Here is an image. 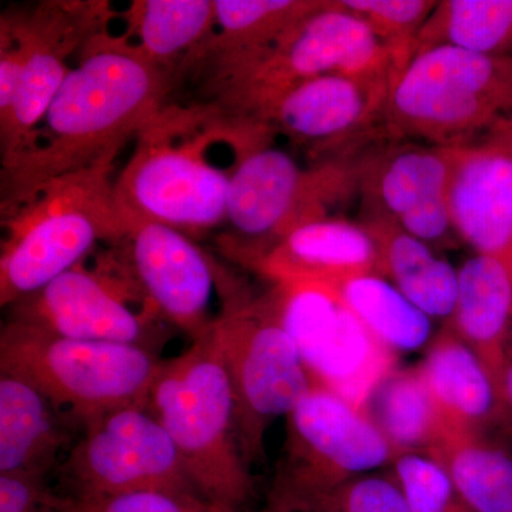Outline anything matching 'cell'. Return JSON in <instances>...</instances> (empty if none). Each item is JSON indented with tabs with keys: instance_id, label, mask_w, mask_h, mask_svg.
Listing matches in <instances>:
<instances>
[{
	"instance_id": "28",
	"label": "cell",
	"mask_w": 512,
	"mask_h": 512,
	"mask_svg": "<svg viewBox=\"0 0 512 512\" xmlns=\"http://www.w3.org/2000/svg\"><path fill=\"white\" fill-rule=\"evenodd\" d=\"M335 289L367 330L396 355L429 346L433 340V319L383 276H357Z\"/></svg>"
},
{
	"instance_id": "36",
	"label": "cell",
	"mask_w": 512,
	"mask_h": 512,
	"mask_svg": "<svg viewBox=\"0 0 512 512\" xmlns=\"http://www.w3.org/2000/svg\"><path fill=\"white\" fill-rule=\"evenodd\" d=\"M498 390H500L501 402V429L507 431L512 437V336Z\"/></svg>"
},
{
	"instance_id": "14",
	"label": "cell",
	"mask_w": 512,
	"mask_h": 512,
	"mask_svg": "<svg viewBox=\"0 0 512 512\" xmlns=\"http://www.w3.org/2000/svg\"><path fill=\"white\" fill-rule=\"evenodd\" d=\"M130 302L141 303L147 311L143 293L120 256L107 255L99 269L84 268V261L80 262L45 288L13 303V320L62 338L150 349L160 319L150 312L131 311Z\"/></svg>"
},
{
	"instance_id": "18",
	"label": "cell",
	"mask_w": 512,
	"mask_h": 512,
	"mask_svg": "<svg viewBox=\"0 0 512 512\" xmlns=\"http://www.w3.org/2000/svg\"><path fill=\"white\" fill-rule=\"evenodd\" d=\"M448 210L456 237L512 274V158L487 141L454 147Z\"/></svg>"
},
{
	"instance_id": "5",
	"label": "cell",
	"mask_w": 512,
	"mask_h": 512,
	"mask_svg": "<svg viewBox=\"0 0 512 512\" xmlns=\"http://www.w3.org/2000/svg\"><path fill=\"white\" fill-rule=\"evenodd\" d=\"M512 120V55L437 46L413 57L394 84L384 126L394 140L437 147L481 143Z\"/></svg>"
},
{
	"instance_id": "6",
	"label": "cell",
	"mask_w": 512,
	"mask_h": 512,
	"mask_svg": "<svg viewBox=\"0 0 512 512\" xmlns=\"http://www.w3.org/2000/svg\"><path fill=\"white\" fill-rule=\"evenodd\" d=\"M161 363L143 346L62 338L18 320L0 335L2 375L35 387L83 427L126 407L147 409Z\"/></svg>"
},
{
	"instance_id": "23",
	"label": "cell",
	"mask_w": 512,
	"mask_h": 512,
	"mask_svg": "<svg viewBox=\"0 0 512 512\" xmlns=\"http://www.w3.org/2000/svg\"><path fill=\"white\" fill-rule=\"evenodd\" d=\"M326 0H215L217 26L185 62L205 56L218 80L271 49Z\"/></svg>"
},
{
	"instance_id": "16",
	"label": "cell",
	"mask_w": 512,
	"mask_h": 512,
	"mask_svg": "<svg viewBox=\"0 0 512 512\" xmlns=\"http://www.w3.org/2000/svg\"><path fill=\"white\" fill-rule=\"evenodd\" d=\"M454 147L392 144L359 158L363 215L396 222L413 237L433 245L450 244L454 229L448 210V184Z\"/></svg>"
},
{
	"instance_id": "26",
	"label": "cell",
	"mask_w": 512,
	"mask_h": 512,
	"mask_svg": "<svg viewBox=\"0 0 512 512\" xmlns=\"http://www.w3.org/2000/svg\"><path fill=\"white\" fill-rule=\"evenodd\" d=\"M127 36L151 62L170 69L190 59L217 26L215 0H134L126 12Z\"/></svg>"
},
{
	"instance_id": "29",
	"label": "cell",
	"mask_w": 512,
	"mask_h": 512,
	"mask_svg": "<svg viewBox=\"0 0 512 512\" xmlns=\"http://www.w3.org/2000/svg\"><path fill=\"white\" fill-rule=\"evenodd\" d=\"M453 46L512 55V0H440L417 39V53Z\"/></svg>"
},
{
	"instance_id": "13",
	"label": "cell",
	"mask_w": 512,
	"mask_h": 512,
	"mask_svg": "<svg viewBox=\"0 0 512 512\" xmlns=\"http://www.w3.org/2000/svg\"><path fill=\"white\" fill-rule=\"evenodd\" d=\"M62 470L74 495L198 491L170 434L144 407H126L87 424Z\"/></svg>"
},
{
	"instance_id": "8",
	"label": "cell",
	"mask_w": 512,
	"mask_h": 512,
	"mask_svg": "<svg viewBox=\"0 0 512 512\" xmlns=\"http://www.w3.org/2000/svg\"><path fill=\"white\" fill-rule=\"evenodd\" d=\"M404 69L365 23L346 12L339 0H326L271 49L218 80L221 114L254 124L281 94L313 77L343 73L396 84Z\"/></svg>"
},
{
	"instance_id": "31",
	"label": "cell",
	"mask_w": 512,
	"mask_h": 512,
	"mask_svg": "<svg viewBox=\"0 0 512 512\" xmlns=\"http://www.w3.org/2000/svg\"><path fill=\"white\" fill-rule=\"evenodd\" d=\"M389 473L413 512H470L447 468L429 451L397 454Z\"/></svg>"
},
{
	"instance_id": "35",
	"label": "cell",
	"mask_w": 512,
	"mask_h": 512,
	"mask_svg": "<svg viewBox=\"0 0 512 512\" xmlns=\"http://www.w3.org/2000/svg\"><path fill=\"white\" fill-rule=\"evenodd\" d=\"M262 512H338L325 497H306L272 487Z\"/></svg>"
},
{
	"instance_id": "10",
	"label": "cell",
	"mask_w": 512,
	"mask_h": 512,
	"mask_svg": "<svg viewBox=\"0 0 512 512\" xmlns=\"http://www.w3.org/2000/svg\"><path fill=\"white\" fill-rule=\"evenodd\" d=\"M289 333L315 386L362 409L396 353L360 322L335 288L279 282L265 296Z\"/></svg>"
},
{
	"instance_id": "2",
	"label": "cell",
	"mask_w": 512,
	"mask_h": 512,
	"mask_svg": "<svg viewBox=\"0 0 512 512\" xmlns=\"http://www.w3.org/2000/svg\"><path fill=\"white\" fill-rule=\"evenodd\" d=\"M229 124L215 109L165 106L137 137L133 156L114 180L121 218L204 231L227 218L229 173L207 158L228 143Z\"/></svg>"
},
{
	"instance_id": "4",
	"label": "cell",
	"mask_w": 512,
	"mask_h": 512,
	"mask_svg": "<svg viewBox=\"0 0 512 512\" xmlns=\"http://www.w3.org/2000/svg\"><path fill=\"white\" fill-rule=\"evenodd\" d=\"M111 174L113 165H101L66 175L5 215L0 305L45 288L83 262L97 242L123 238Z\"/></svg>"
},
{
	"instance_id": "38",
	"label": "cell",
	"mask_w": 512,
	"mask_h": 512,
	"mask_svg": "<svg viewBox=\"0 0 512 512\" xmlns=\"http://www.w3.org/2000/svg\"><path fill=\"white\" fill-rule=\"evenodd\" d=\"M30 512H72L69 507V498H57L53 503L42 505Z\"/></svg>"
},
{
	"instance_id": "33",
	"label": "cell",
	"mask_w": 512,
	"mask_h": 512,
	"mask_svg": "<svg viewBox=\"0 0 512 512\" xmlns=\"http://www.w3.org/2000/svg\"><path fill=\"white\" fill-rule=\"evenodd\" d=\"M325 498L338 512H413L390 473L353 478Z\"/></svg>"
},
{
	"instance_id": "22",
	"label": "cell",
	"mask_w": 512,
	"mask_h": 512,
	"mask_svg": "<svg viewBox=\"0 0 512 512\" xmlns=\"http://www.w3.org/2000/svg\"><path fill=\"white\" fill-rule=\"evenodd\" d=\"M375 244L377 275L386 278L431 319H450L456 305L458 269L396 222L363 215L360 222Z\"/></svg>"
},
{
	"instance_id": "15",
	"label": "cell",
	"mask_w": 512,
	"mask_h": 512,
	"mask_svg": "<svg viewBox=\"0 0 512 512\" xmlns=\"http://www.w3.org/2000/svg\"><path fill=\"white\" fill-rule=\"evenodd\" d=\"M123 221L126 231L113 245L120 247L147 311L173 323L192 342L204 338L215 320L208 306L218 281L210 258L178 229L138 218Z\"/></svg>"
},
{
	"instance_id": "19",
	"label": "cell",
	"mask_w": 512,
	"mask_h": 512,
	"mask_svg": "<svg viewBox=\"0 0 512 512\" xmlns=\"http://www.w3.org/2000/svg\"><path fill=\"white\" fill-rule=\"evenodd\" d=\"M252 268L274 284L336 288L357 276L377 274V255L362 224L330 217L293 229Z\"/></svg>"
},
{
	"instance_id": "27",
	"label": "cell",
	"mask_w": 512,
	"mask_h": 512,
	"mask_svg": "<svg viewBox=\"0 0 512 512\" xmlns=\"http://www.w3.org/2000/svg\"><path fill=\"white\" fill-rule=\"evenodd\" d=\"M470 512H512V453L490 434L450 437L429 451Z\"/></svg>"
},
{
	"instance_id": "7",
	"label": "cell",
	"mask_w": 512,
	"mask_h": 512,
	"mask_svg": "<svg viewBox=\"0 0 512 512\" xmlns=\"http://www.w3.org/2000/svg\"><path fill=\"white\" fill-rule=\"evenodd\" d=\"M269 134L241 131L232 138L227 218L232 235L224 247L251 266L293 229L325 220L329 211L359 191L357 160L325 161L309 170L285 151L269 147Z\"/></svg>"
},
{
	"instance_id": "30",
	"label": "cell",
	"mask_w": 512,
	"mask_h": 512,
	"mask_svg": "<svg viewBox=\"0 0 512 512\" xmlns=\"http://www.w3.org/2000/svg\"><path fill=\"white\" fill-rule=\"evenodd\" d=\"M439 0H339L340 6L365 23L404 67L416 56L417 39Z\"/></svg>"
},
{
	"instance_id": "1",
	"label": "cell",
	"mask_w": 512,
	"mask_h": 512,
	"mask_svg": "<svg viewBox=\"0 0 512 512\" xmlns=\"http://www.w3.org/2000/svg\"><path fill=\"white\" fill-rule=\"evenodd\" d=\"M170 90V73L130 37L107 28L94 33L25 150L2 170V214L52 181L113 165L127 141L164 109Z\"/></svg>"
},
{
	"instance_id": "9",
	"label": "cell",
	"mask_w": 512,
	"mask_h": 512,
	"mask_svg": "<svg viewBox=\"0 0 512 512\" xmlns=\"http://www.w3.org/2000/svg\"><path fill=\"white\" fill-rule=\"evenodd\" d=\"M214 332L234 392L242 456L252 468L264 457L266 431L288 416L315 384L265 296L247 298L227 286Z\"/></svg>"
},
{
	"instance_id": "3",
	"label": "cell",
	"mask_w": 512,
	"mask_h": 512,
	"mask_svg": "<svg viewBox=\"0 0 512 512\" xmlns=\"http://www.w3.org/2000/svg\"><path fill=\"white\" fill-rule=\"evenodd\" d=\"M147 410L170 434L200 493L234 510L254 497L239 444L234 392L214 323L208 335L163 360Z\"/></svg>"
},
{
	"instance_id": "25",
	"label": "cell",
	"mask_w": 512,
	"mask_h": 512,
	"mask_svg": "<svg viewBox=\"0 0 512 512\" xmlns=\"http://www.w3.org/2000/svg\"><path fill=\"white\" fill-rule=\"evenodd\" d=\"M362 409L399 454L433 451L450 437L419 366L387 373Z\"/></svg>"
},
{
	"instance_id": "34",
	"label": "cell",
	"mask_w": 512,
	"mask_h": 512,
	"mask_svg": "<svg viewBox=\"0 0 512 512\" xmlns=\"http://www.w3.org/2000/svg\"><path fill=\"white\" fill-rule=\"evenodd\" d=\"M56 500L43 478L0 476V512H30Z\"/></svg>"
},
{
	"instance_id": "20",
	"label": "cell",
	"mask_w": 512,
	"mask_h": 512,
	"mask_svg": "<svg viewBox=\"0 0 512 512\" xmlns=\"http://www.w3.org/2000/svg\"><path fill=\"white\" fill-rule=\"evenodd\" d=\"M419 367L450 437L501 429L497 383L483 360L453 330L446 326L431 340Z\"/></svg>"
},
{
	"instance_id": "32",
	"label": "cell",
	"mask_w": 512,
	"mask_h": 512,
	"mask_svg": "<svg viewBox=\"0 0 512 512\" xmlns=\"http://www.w3.org/2000/svg\"><path fill=\"white\" fill-rule=\"evenodd\" d=\"M72 512H239L198 491H137L119 495H74Z\"/></svg>"
},
{
	"instance_id": "21",
	"label": "cell",
	"mask_w": 512,
	"mask_h": 512,
	"mask_svg": "<svg viewBox=\"0 0 512 512\" xmlns=\"http://www.w3.org/2000/svg\"><path fill=\"white\" fill-rule=\"evenodd\" d=\"M447 328L477 353L498 386L512 336V274L503 262L476 255L461 265Z\"/></svg>"
},
{
	"instance_id": "12",
	"label": "cell",
	"mask_w": 512,
	"mask_h": 512,
	"mask_svg": "<svg viewBox=\"0 0 512 512\" xmlns=\"http://www.w3.org/2000/svg\"><path fill=\"white\" fill-rule=\"evenodd\" d=\"M107 2H40L36 6L3 13L23 50L18 96L6 124L0 126L2 170L15 163L42 123L67 73L70 56L87 40L107 28Z\"/></svg>"
},
{
	"instance_id": "37",
	"label": "cell",
	"mask_w": 512,
	"mask_h": 512,
	"mask_svg": "<svg viewBox=\"0 0 512 512\" xmlns=\"http://www.w3.org/2000/svg\"><path fill=\"white\" fill-rule=\"evenodd\" d=\"M484 141L493 144V146L503 150L512 158V120L503 126L495 128L493 133L490 134Z\"/></svg>"
},
{
	"instance_id": "17",
	"label": "cell",
	"mask_w": 512,
	"mask_h": 512,
	"mask_svg": "<svg viewBox=\"0 0 512 512\" xmlns=\"http://www.w3.org/2000/svg\"><path fill=\"white\" fill-rule=\"evenodd\" d=\"M394 86L390 79L330 73L296 84L255 120L315 150H333L366 141L384 127Z\"/></svg>"
},
{
	"instance_id": "11",
	"label": "cell",
	"mask_w": 512,
	"mask_h": 512,
	"mask_svg": "<svg viewBox=\"0 0 512 512\" xmlns=\"http://www.w3.org/2000/svg\"><path fill=\"white\" fill-rule=\"evenodd\" d=\"M397 454L363 409L313 386L286 416L284 457L274 487L326 497L353 478L390 467Z\"/></svg>"
},
{
	"instance_id": "24",
	"label": "cell",
	"mask_w": 512,
	"mask_h": 512,
	"mask_svg": "<svg viewBox=\"0 0 512 512\" xmlns=\"http://www.w3.org/2000/svg\"><path fill=\"white\" fill-rule=\"evenodd\" d=\"M52 403L15 377H0V476L45 478L69 434Z\"/></svg>"
}]
</instances>
